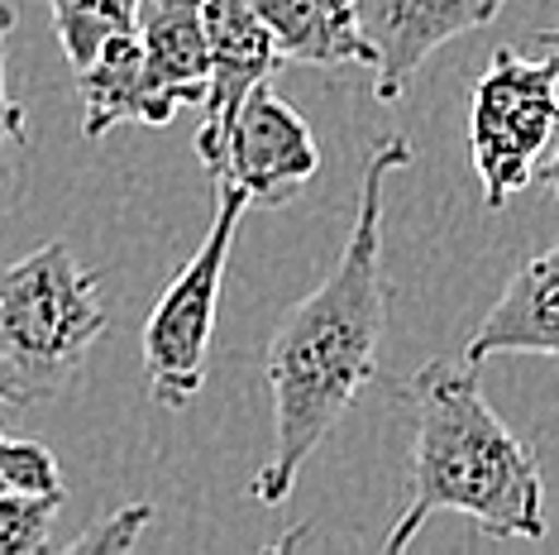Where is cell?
I'll return each mask as SVG.
<instances>
[{"label":"cell","mask_w":559,"mask_h":555,"mask_svg":"<svg viewBox=\"0 0 559 555\" xmlns=\"http://www.w3.org/2000/svg\"><path fill=\"white\" fill-rule=\"evenodd\" d=\"M540 178H545V187H550V197L559 201V139H555L550 158H545V173H540Z\"/></svg>","instance_id":"obj_18"},{"label":"cell","mask_w":559,"mask_h":555,"mask_svg":"<svg viewBox=\"0 0 559 555\" xmlns=\"http://www.w3.org/2000/svg\"><path fill=\"white\" fill-rule=\"evenodd\" d=\"M201 20H206V96H201V130H197V154L206 163L221 144V134L230 130L235 110L245 106V96L259 82H273L283 68L269 24L259 20L253 0H201Z\"/></svg>","instance_id":"obj_8"},{"label":"cell","mask_w":559,"mask_h":555,"mask_svg":"<svg viewBox=\"0 0 559 555\" xmlns=\"http://www.w3.org/2000/svg\"><path fill=\"white\" fill-rule=\"evenodd\" d=\"M249 211V197L230 182H215V216L201 249L182 263V273L168 283L158 307L144 321V369L148 393L163 408L182 412L206 383V355L215 335V311H221L225 263L235 249V231Z\"/></svg>","instance_id":"obj_5"},{"label":"cell","mask_w":559,"mask_h":555,"mask_svg":"<svg viewBox=\"0 0 559 555\" xmlns=\"http://www.w3.org/2000/svg\"><path fill=\"white\" fill-rule=\"evenodd\" d=\"M0 402H10V408H20V388H15V378H10L5 364H0Z\"/></svg>","instance_id":"obj_19"},{"label":"cell","mask_w":559,"mask_h":555,"mask_svg":"<svg viewBox=\"0 0 559 555\" xmlns=\"http://www.w3.org/2000/svg\"><path fill=\"white\" fill-rule=\"evenodd\" d=\"M48 10H53L58 44L72 68H86L100 54V44L134 34L139 20V0H48Z\"/></svg>","instance_id":"obj_13"},{"label":"cell","mask_w":559,"mask_h":555,"mask_svg":"<svg viewBox=\"0 0 559 555\" xmlns=\"http://www.w3.org/2000/svg\"><path fill=\"white\" fill-rule=\"evenodd\" d=\"M82 86V134L100 139L116 125H168L177 110L158 96V86L148 82L144 68V48L134 34L100 44V54L78 68Z\"/></svg>","instance_id":"obj_11"},{"label":"cell","mask_w":559,"mask_h":555,"mask_svg":"<svg viewBox=\"0 0 559 555\" xmlns=\"http://www.w3.org/2000/svg\"><path fill=\"white\" fill-rule=\"evenodd\" d=\"M62 470L44 440H20L0 432V494H58Z\"/></svg>","instance_id":"obj_15"},{"label":"cell","mask_w":559,"mask_h":555,"mask_svg":"<svg viewBox=\"0 0 559 555\" xmlns=\"http://www.w3.org/2000/svg\"><path fill=\"white\" fill-rule=\"evenodd\" d=\"M283 62L307 68H373L354 0H253Z\"/></svg>","instance_id":"obj_12"},{"label":"cell","mask_w":559,"mask_h":555,"mask_svg":"<svg viewBox=\"0 0 559 555\" xmlns=\"http://www.w3.org/2000/svg\"><path fill=\"white\" fill-rule=\"evenodd\" d=\"M545 58L498 48L468 96V158L483 211H502L540 173L559 139V29L536 34Z\"/></svg>","instance_id":"obj_4"},{"label":"cell","mask_w":559,"mask_h":555,"mask_svg":"<svg viewBox=\"0 0 559 555\" xmlns=\"http://www.w3.org/2000/svg\"><path fill=\"white\" fill-rule=\"evenodd\" d=\"M406 402L416 412L412 498L383 551H406L436 512L468 517L488 541H540L550 527L540 460L492 412L474 364H421L406 383Z\"/></svg>","instance_id":"obj_2"},{"label":"cell","mask_w":559,"mask_h":555,"mask_svg":"<svg viewBox=\"0 0 559 555\" xmlns=\"http://www.w3.org/2000/svg\"><path fill=\"white\" fill-rule=\"evenodd\" d=\"M106 326L100 278L62 239L0 269V364L15 378L20 408L68 393Z\"/></svg>","instance_id":"obj_3"},{"label":"cell","mask_w":559,"mask_h":555,"mask_svg":"<svg viewBox=\"0 0 559 555\" xmlns=\"http://www.w3.org/2000/svg\"><path fill=\"white\" fill-rule=\"evenodd\" d=\"M502 5L507 0H354L364 39L373 44V96L402 101L436 48L488 29Z\"/></svg>","instance_id":"obj_7"},{"label":"cell","mask_w":559,"mask_h":555,"mask_svg":"<svg viewBox=\"0 0 559 555\" xmlns=\"http://www.w3.org/2000/svg\"><path fill=\"white\" fill-rule=\"evenodd\" d=\"M134 39L144 48L148 82L173 110L201 106L206 96V20H201V0H139Z\"/></svg>","instance_id":"obj_10"},{"label":"cell","mask_w":559,"mask_h":555,"mask_svg":"<svg viewBox=\"0 0 559 555\" xmlns=\"http://www.w3.org/2000/svg\"><path fill=\"white\" fill-rule=\"evenodd\" d=\"M206 173L259 206H287L321 173V149L311 125L273 92V82H259L206 158Z\"/></svg>","instance_id":"obj_6"},{"label":"cell","mask_w":559,"mask_h":555,"mask_svg":"<svg viewBox=\"0 0 559 555\" xmlns=\"http://www.w3.org/2000/svg\"><path fill=\"white\" fill-rule=\"evenodd\" d=\"M498 355H550L559 359V245L521 263L502 287L492 311L474 326L464 345V364L483 369Z\"/></svg>","instance_id":"obj_9"},{"label":"cell","mask_w":559,"mask_h":555,"mask_svg":"<svg viewBox=\"0 0 559 555\" xmlns=\"http://www.w3.org/2000/svg\"><path fill=\"white\" fill-rule=\"evenodd\" d=\"M416 158L402 134L373 144L359 178V206H354L349 245L340 249L335 269L311 287L297 307L277 321L263 355L273 393V450L253 474V503L277 508L301 479L321 440L345 422L354 398L378 374V350L388 335L392 287L383 273V197L388 178Z\"/></svg>","instance_id":"obj_1"},{"label":"cell","mask_w":559,"mask_h":555,"mask_svg":"<svg viewBox=\"0 0 559 555\" xmlns=\"http://www.w3.org/2000/svg\"><path fill=\"white\" fill-rule=\"evenodd\" d=\"M10 29H15V5H5L0 0V178H5V149L24 144V130H29V120H24V106L15 96H10Z\"/></svg>","instance_id":"obj_16"},{"label":"cell","mask_w":559,"mask_h":555,"mask_svg":"<svg viewBox=\"0 0 559 555\" xmlns=\"http://www.w3.org/2000/svg\"><path fill=\"white\" fill-rule=\"evenodd\" d=\"M62 508L58 494H0V555H39L48 551Z\"/></svg>","instance_id":"obj_14"},{"label":"cell","mask_w":559,"mask_h":555,"mask_svg":"<svg viewBox=\"0 0 559 555\" xmlns=\"http://www.w3.org/2000/svg\"><path fill=\"white\" fill-rule=\"evenodd\" d=\"M148 517H154L148 503H130V508H120L116 517L96 522L92 532H82L78 541H72V551H78V555H92V551H130L134 541H139V532L148 527Z\"/></svg>","instance_id":"obj_17"}]
</instances>
